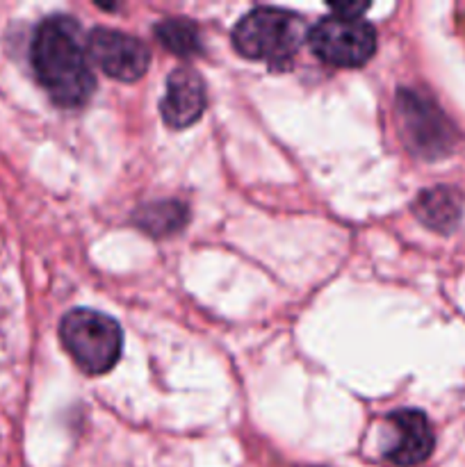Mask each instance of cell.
Segmentation results:
<instances>
[{
    "label": "cell",
    "instance_id": "10",
    "mask_svg": "<svg viewBox=\"0 0 465 467\" xmlns=\"http://www.w3.org/2000/svg\"><path fill=\"white\" fill-rule=\"evenodd\" d=\"M190 219V210L181 201H155V203L141 205L135 213V223L144 233L153 237H167L181 231Z\"/></svg>",
    "mask_w": 465,
    "mask_h": 467
},
{
    "label": "cell",
    "instance_id": "9",
    "mask_svg": "<svg viewBox=\"0 0 465 467\" xmlns=\"http://www.w3.org/2000/svg\"><path fill=\"white\" fill-rule=\"evenodd\" d=\"M460 210H463V201L459 192L451 187H433V190L422 192L415 201L418 217L438 233L451 231L459 223Z\"/></svg>",
    "mask_w": 465,
    "mask_h": 467
},
{
    "label": "cell",
    "instance_id": "3",
    "mask_svg": "<svg viewBox=\"0 0 465 467\" xmlns=\"http://www.w3.org/2000/svg\"><path fill=\"white\" fill-rule=\"evenodd\" d=\"M59 337L78 368L94 377L109 372L121 358V328L112 317L96 310L76 308L64 315Z\"/></svg>",
    "mask_w": 465,
    "mask_h": 467
},
{
    "label": "cell",
    "instance_id": "7",
    "mask_svg": "<svg viewBox=\"0 0 465 467\" xmlns=\"http://www.w3.org/2000/svg\"><path fill=\"white\" fill-rule=\"evenodd\" d=\"M388 424L395 431V441L386 451V459L392 465L415 467L431 456L436 438H433V429L422 410H397L388 418Z\"/></svg>",
    "mask_w": 465,
    "mask_h": 467
},
{
    "label": "cell",
    "instance_id": "5",
    "mask_svg": "<svg viewBox=\"0 0 465 467\" xmlns=\"http://www.w3.org/2000/svg\"><path fill=\"white\" fill-rule=\"evenodd\" d=\"M397 105H399L401 128H404L410 149L427 158H436L450 150L451 126L429 96L413 89H401Z\"/></svg>",
    "mask_w": 465,
    "mask_h": 467
},
{
    "label": "cell",
    "instance_id": "4",
    "mask_svg": "<svg viewBox=\"0 0 465 467\" xmlns=\"http://www.w3.org/2000/svg\"><path fill=\"white\" fill-rule=\"evenodd\" d=\"M308 44L322 62L356 68L367 64L377 53V30L363 16L333 14L310 30Z\"/></svg>",
    "mask_w": 465,
    "mask_h": 467
},
{
    "label": "cell",
    "instance_id": "2",
    "mask_svg": "<svg viewBox=\"0 0 465 467\" xmlns=\"http://www.w3.org/2000/svg\"><path fill=\"white\" fill-rule=\"evenodd\" d=\"M301 23L294 14L278 7H255L232 30V46L242 57L285 68L301 46Z\"/></svg>",
    "mask_w": 465,
    "mask_h": 467
},
{
    "label": "cell",
    "instance_id": "1",
    "mask_svg": "<svg viewBox=\"0 0 465 467\" xmlns=\"http://www.w3.org/2000/svg\"><path fill=\"white\" fill-rule=\"evenodd\" d=\"M32 67L59 108H82L96 89L87 62V41L71 16H50L32 36Z\"/></svg>",
    "mask_w": 465,
    "mask_h": 467
},
{
    "label": "cell",
    "instance_id": "11",
    "mask_svg": "<svg viewBox=\"0 0 465 467\" xmlns=\"http://www.w3.org/2000/svg\"><path fill=\"white\" fill-rule=\"evenodd\" d=\"M155 39L171 53L181 55V57H190V55L201 50V35L199 27L187 18H164L155 26Z\"/></svg>",
    "mask_w": 465,
    "mask_h": 467
},
{
    "label": "cell",
    "instance_id": "8",
    "mask_svg": "<svg viewBox=\"0 0 465 467\" xmlns=\"http://www.w3.org/2000/svg\"><path fill=\"white\" fill-rule=\"evenodd\" d=\"M205 103L208 96L199 73L191 68H176L167 80V94L160 103V112L167 126L182 130L194 126L203 117Z\"/></svg>",
    "mask_w": 465,
    "mask_h": 467
},
{
    "label": "cell",
    "instance_id": "6",
    "mask_svg": "<svg viewBox=\"0 0 465 467\" xmlns=\"http://www.w3.org/2000/svg\"><path fill=\"white\" fill-rule=\"evenodd\" d=\"M87 53L105 76L121 82H135L146 73L150 53L137 36L126 32L96 27L87 36Z\"/></svg>",
    "mask_w": 465,
    "mask_h": 467
}]
</instances>
